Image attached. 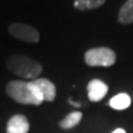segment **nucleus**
<instances>
[{"label":"nucleus","mask_w":133,"mask_h":133,"mask_svg":"<svg viewBox=\"0 0 133 133\" xmlns=\"http://www.w3.org/2000/svg\"><path fill=\"white\" fill-rule=\"evenodd\" d=\"M7 68L12 73L24 79H35L42 72V65L38 61L23 55L11 56L6 62Z\"/></svg>","instance_id":"f257e3e1"},{"label":"nucleus","mask_w":133,"mask_h":133,"mask_svg":"<svg viewBox=\"0 0 133 133\" xmlns=\"http://www.w3.org/2000/svg\"><path fill=\"white\" fill-rule=\"evenodd\" d=\"M6 92L11 99L21 104L40 105L43 102L37 94L31 81H11L6 85Z\"/></svg>","instance_id":"f03ea898"},{"label":"nucleus","mask_w":133,"mask_h":133,"mask_svg":"<svg viewBox=\"0 0 133 133\" xmlns=\"http://www.w3.org/2000/svg\"><path fill=\"white\" fill-rule=\"evenodd\" d=\"M84 60L90 66H111L115 63L116 56L109 48H93L85 52Z\"/></svg>","instance_id":"7ed1b4c3"},{"label":"nucleus","mask_w":133,"mask_h":133,"mask_svg":"<svg viewBox=\"0 0 133 133\" xmlns=\"http://www.w3.org/2000/svg\"><path fill=\"white\" fill-rule=\"evenodd\" d=\"M9 33L15 37L16 39L26 41V42H38L39 41V32L31 26L21 22H15L10 24Z\"/></svg>","instance_id":"20e7f679"},{"label":"nucleus","mask_w":133,"mask_h":133,"mask_svg":"<svg viewBox=\"0 0 133 133\" xmlns=\"http://www.w3.org/2000/svg\"><path fill=\"white\" fill-rule=\"evenodd\" d=\"M33 88H35L37 94L39 95V98L42 101H49L51 102L56 98V85L53 84L51 81H49L48 79L39 78L35 79L31 81Z\"/></svg>","instance_id":"39448f33"},{"label":"nucleus","mask_w":133,"mask_h":133,"mask_svg":"<svg viewBox=\"0 0 133 133\" xmlns=\"http://www.w3.org/2000/svg\"><path fill=\"white\" fill-rule=\"evenodd\" d=\"M108 90H109V88L103 81L99 80V79L91 80L88 84V97L90 101L92 102L101 101L108 93Z\"/></svg>","instance_id":"423d86ee"},{"label":"nucleus","mask_w":133,"mask_h":133,"mask_svg":"<svg viewBox=\"0 0 133 133\" xmlns=\"http://www.w3.org/2000/svg\"><path fill=\"white\" fill-rule=\"evenodd\" d=\"M29 122L27 118L21 114H16L8 121L7 133H28Z\"/></svg>","instance_id":"0eeeda50"},{"label":"nucleus","mask_w":133,"mask_h":133,"mask_svg":"<svg viewBox=\"0 0 133 133\" xmlns=\"http://www.w3.org/2000/svg\"><path fill=\"white\" fill-rule=\"evenodd\" d=\"M131 104V98L128 93H119L114 95L110 101L109 105L114 110H124L128 109Z\"/></svg>","instance_id":"6e6552de"},{"label":"nucleus","mask_w":133,"mask_h":133,"mask_svg":"<svg viewBox=\"0 0 133 133\" xmlns=\"http://www.w3.org/2000/svg\"><path fill=\"white\" fill-rule=\"evenodd\" d=\"M119 22L129 24L133 22V0H128L119 12Z\"/></svg>","instance_id":"1a4fd4ad"},{"label":"nucleus","mask_w":133,"mask_h":133,"mask_svg":"<svg viewBox=\"0 0 133 133\" xmlns=\"http://www.w3.org/2000/svg\"><path fill=\"white\" fill-rule=\"evenodd\" d=\"M82 119V113L79 111H74L69 113L65 118L60 122V127L62 129H71L73 127H76L77 124L80 123Z\"/></svg>","instance_id":"9d476101"},{"label":"nucleus","mask_w":133,"mask_h":133,"mask_svg":"<svg viewBox=\"0 0 133 133\" xmlns=\"http://www.w3.org/2000/svg\"><path fill=\"white\" fill-rule=\"evenodd\" d=\"M105 0H76L74 7L79 10H90L101 7Z\"/></svg>","instance_id":"9b49d317"},{"label":"nucleus","mask_w":133,"mask_h":133,"mask_svg":"<svg viewBox=\"0 0 133 133\" xmlns=\"http://www.w3.org/2000/svg\"><path fill=\"white\" fill-rule=\"evenodd\" d=\"M112 133H127L125 130H123V129H116V130H114Z\"/></svg>","instance_id":"f8f14e48"}]
</instances>
